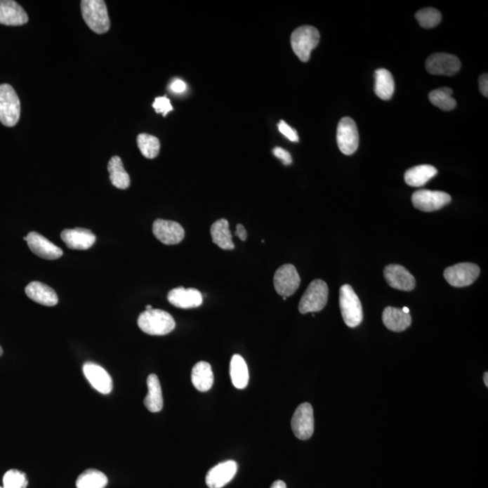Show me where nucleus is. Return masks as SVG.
Here are the masks:
<instances>
[{
  "instance_id": "79ce46f5",
  "label": "nucleus",
  "mask_w": 488,
  "mask_h": 488,
  "mask_svg": "<svg viewBox=\"0 0 488 488\" xmlns=\"http://www.w3.org/2000/svg\"><path fill=\"white\" fill-rule=\"evenodd\" d=\"M484 384H486V386L488 387V373L486 371L484 374Z\"/></svg>"
},
{
  "instance_id": "7ed1b4c3",
  "label": "nucleus",
  "mask_w": 488,
  "mask_h": 488,
  "mask_svg": "<svg viewBox=\"0 0 488 488\" xmlns=\"http://www.w3.org/2000/svg\"><path fill=\"white\" fill-rule=\"evenodd\" d=\"M339 306L346 326L357 327L360 325L363 321V308L350 285L345 284L340 288Z\"/></svg>"
},
{
  "instance_id": "6ab92c4d",
  "label": "nucleus",
  "mask_w": 488,
  "mask_h": 488,
  "mask_svg": "<svg viewBox=\"0 0 488 488\" xmlns=\"http://www.w3.org/2000/svg\"><path fill=\"white\" fill-rule=\"evenodd\" d=\"M62 240L72 250H88L96 242V236L84 228L65 229L61 234Z\"/></svg>"
},
{
  "instance_id": "9b49d317",
  "label": "nucleus",
  "mask_w": 488,
  "mask_h": 488,
  "mask_svg": "<svg viewBox=\"0 0 488 488\" xmlns=\"http://www.w3.org/2000/svg\"><path fill=\"white\" fill-rule=\"evenodd\" d=\"M291 428L298 439L307 440L312 437L315 421L313 408L310 404L304 402L298 406L292 417Z\"/></svg>"
},
{
  "instance_id": "c03bdc74",
  "label": "nucleus",
  "mask_w": 488,
  "mask_h": 488,
  "mask_svg": "<svg viewBox=\"0 0 488 488\" xmlns=\"http://www.w3.org/2000/svg\"><path fill=\"white\" fill-rule=\"evenodd\" d=\"M152 308H152V306H151V305H147V306H146V310H152Z\"/></svg>"
},
{
  "instance_id": "473e14b6",
  "label": "nucleus",
  "mask_w": 488,
  "mask_h": 488,
  "mask_svg": "<svg viewBox=\"0 0 488 488\" xmlns=\"http://www.w3.org/2000/svg\"><path fill=\"white\" fill-rule=\"evenodd\" d=\"M416 20L423 28L435 27L442 22V13L437 9L427 8L421 9L416 13Z\"/></svg>"
},
{
  "instance_id": "39448f33",
  "label": "nucleus",
  "mask_w": 488,
  "mask_h": 488,
  "mask_svg": "<svg viewBox=\"0 0 488 488\" xmlns=\"http://www.w3.org/2000/svg\"><path fill=\"white\" fill-rule=\"evenodd\" d=\"M20 100L14 88L0 84V122L6 127H14L20 118Z\"/></svg>"
},
{
  "instance_id": "58836bf2",
  "label": "nucleus",
  "mask_w": 488,
  "mask_h": 488,
  "mask_svg": "<svg viewBox=\"0 0 488 488\" xmlns=\"http://www.w3.org/2000/svg\"><path fill=\"white\" fill-rule=\"evenodd\" d=\"M480 89L481 93L483 94L484 97L488 96V75L487 74H482L480 77Z\"/></svg>"
},
{
  "instance_id": "f3484780",
  "label": "nucleus",
  "mask_w": 488,
  "mask_h": 488,
  "mask_svg": "<svg viewBox=\"0 0 488 488\" xmlns=\"http://www.w3.org/2000/svg\"><path fill=\"white\" fill-rule=\"evenodd\" d=\"M238 465L234 461L220 463L211 468L206 475V482L210 488H222L232 481L237 473Z\"/></svg>"
},
{
  "instance_id": "0eeeda50",
  "label": "nucleus",
  "mask_w": 488,
  "mask_h": 488,
  "mask_svg": "<svg viewBox=\"0 0 488 488\" xmlns=\"http://www.w3.org/2000/svg\"><path fill=\"white\" fill-rule=\"evenodd\" d=\"M480 274V268L477 264L463 263L447 268L444 278L449 285L456 288H463L474 283Z\"/></svg>"
},
{
  "instance_id": "37998d69",
  "label": "nucleus",
  "mask_w": 488,
  "mask_h": 488,
  "mask_svg": "<svg viewBox=\"0 0 488 488\" xmlns=\"http://www.w3.org/2000/svg\"><path fill=\"white\" fill-rule=\"evenodd\" d=\"M402 311H404V313L406 314H410V310H409L408 308H402Z\"/></svg>"
},
{
  "instance_id": "393cba45",
  "label": "nucleus",
  "mask_w": 488,
  "mask_h": 488,
  "mask_svg": "<svg viewBox=\"0 0 488 488\" xmlns=\"http://www.w3.org/2000/svg\"><path fill=\"white\" fill-rule=\"evenodd\" d=\"M192 383L200 392H207L212 388L213 374L211 364L201 361L192 370Z\"/></svg>"
},
{
  "instance_id": "c9c22d12",
  "label": "nucleus",
  "mask_w": 488,
  "mask_h": 488,
  "mask_svg": "<svg viewBox=\"0 0 488 488\" xmlns=\"http://www.w3.org/2000/svg\"><path fill=\"white\" fill-rule=\"evenodd\" d=\"M278 128L280 133L284 135L286 138H289L292 143H298V135L297 131L286 124L284 121H279Z\"/></svg>"
},
{
  "instance_id": "bb28decb",
  "label": "nucleus",
  "mask_w": 488,
  "mask_h": 488,
  "mask_svg": "<svg viewBox=\"0 0 488 488\" xmlns=\"http://www.w3.org/2000/svg\"><path fill=\"white\" fill-rule=\"evenodd\" d=\"M376 84L374 93L383 100H388L395 93V84L392 74L386 69L381 68L374 72Z\"/></svg>"
},
{
  "instance_id": "ddd939ff",
  "label": "nucleus",
  "mask_w": 488,
  "mask_h": 488,
  "mask_svg": "<svg viewBox=\"0 0 488 488\" xmlns=\"http://www.w3.org/2000/svg\"><path fill=\"white\" fill-rule=\"evenodd\" d=\"M153 234L157 240L166 245L180 244L185 238V230L180 223L169 220L157 219L153 223Z\"/></svg>"
},
{
  "instance_id": "1a4fd4ad",
  "label": "nucleus",
  "mask_w": 488,
  "mask_h": 488,
  "mask_svg": "<svg viewBox=\"0 0 488 488\" xmlns=\"http://www.w3.org/2000/svg\"><path fill=\"white\" fill-rule=\"evenodd\" d=\"M415 209L423 212H434L442 209L451 202V197L442 191H431L427 189L414 192L411 197Z\"/></svg>"
},
{
  "instance_id": "a878e982",
  "label": "nucleus",
  "mask_w": 488,
  "mask_h": 488,
  "mask_svg": "<svg viewBox=\"0 0 488 488\" xmlns=\"http://www.w3.org/2000/svg\"><path fill=\"white\" fill-rule=\"evenodd\" d=\"M211 236L213 244L223 250L231 251L235 249L232 236L229 229V223L226 219L217 220L211 227Z\"/></svg>"
},
{
  "instance_id": "f03ea898",
  "label": "nucleus",
  "mask_w": 488,
  "mask_h": 488,
  "mask_svg": "<svg viewBox=\"0 0 488 488\" xmlns=\"http://www.w3.org/2000/svg\"><path fill=\"white\" fill-rule=\"evenodd\" d=\"M81 11L85 23L94 33L102 34L108 32L111 21L103 0H83Z\"/></svg>"
},
{
  "instance_id": "4468645a",
  "label": "nucleus",
  "mask_w": 488,
  "mask_h": 488,
  "mask_svg": "<svg viewBox=\"0 0 488 488\" xmlns=\"http://www.w3.org/2000/svg\"><path fill=\"white\" fill-rule=\"evenodd\" d=\"M24 240L27 241L31 251L43 259L58 260L64 254L61 248L56 246L39 232H29L27 237H24Z\"/></svg>"
},
{
  "instance_id": "a18cd8bd",
  "label": "nucleus",
  "mask_w": 488,
  "mask_h": 488,
  "mask_svg": "<svg viewBox=\"0 0 488 488\" xmlns=\"http://www.w3.org/2000/svg\"><path fill=\"white\" fill-rule=\"evenodd\" d=\"M3 355V348H1V345H0V357Z\"/></svg>"
},
{
  "instance_id": "20e7f679",
  "label": "nucleus",
  "mask_w": 488,
  "mask_h": 488,
  "mask_svg": "<svg viewBox=\"0 0 488 488\" xmlns=\"http://www.w3.org/2000/svg\"><path fill=\"white\" fill-rule=\"evenodd\" d=\"M320 34L316 27L302 26L294 30L291 34V46L293 52L301 62L310 60L311 52L319 45Z\"/></svg>"
},
{
  "instance_id": "2eb2a0df",
  "label": "nucleus",
  "mask_w": 488,
  "mask_h": 488,
  "mask_svg": "<svg viewBox=\"0 0 488 488\" xmlns=\"http://www.w3.org/2000/svg\"><path fill=\"white\" fill-rule=\"evenodd\" d=\"M384 278L392 288L402 291H411L416 286L414 277L406 268L390 264L383 270Z\"/></svg>"
},
{
  "instance_id": "f704fd0d",
  "label": "nucleus",
  "mask_w": 488,
  "mask_h": 488,
  "mask_svg": "<svg viewBox=\"0 0 488 488\" xmlns=\"http://www.w3.org/2000/svg\"><path fill=\"white\" fill-rule=\"evenodd\" d=\"M152 106L156 112L162 113L164 117H166L169 112L173 111L171 103L166 96L156 98Z\"/></svg>"
},
{
  "instance_id": "72a5a7b5",
  "label": "nucleus",
  "mask_w": 488,
  "mask_h": 488,
  "mask_svg": "<svg viewBox=\"0 0 488 488\" xmlns=\"http://www.w3.org/2000/svg\"><path fill=\"white\" fill-rule=\"evenodd\" d=\"M28 481L26 474L18 469H11L3 477L4 488H27Z\"/></svg>"
},
{
  "instance_id": "f8f14e48",
  "label": "nucleus",
  "mask_w": 488,
  "mask_h": 488,
  "mask_svg": "<svg viewBox=\"0 0 488 488\" xmlns=\"http://www.w3.org/2000/svg\"><path fill=\"white\" fill-rule=\"evenodd\" d=\"M461 60L450 53H433L426 61L427 71L434 75L452 77L461 70Z\"/></svg>"
},
{
  "instance_id": "e433bc0d",
  "label": "nucleus",
  "mask_w": 488,
  "mask_h": 488,
  "mask_svg": "<svg viewBox=\"0 0 488 488\" xmlns=\"http://www.w3.org/2000/svg\"><path fill=\"white\" fill-rule=\"evenodd\" d=\"M273 154L274 156L282 160L283 164H284L286 166L291 165L292 163V157L291 154H289V152L284 149H282V147H276L275 149L273 150Z\"/></svg>"
},
{
  "instance_id": "dca6fc26",
  "label": "nucleus",
  "mask_w": 488,
  "mask_h": 488,
  "mask_svg": "<svg viewBox=\"0 0 488 488\" xmlns=\"http://www.w3.org/2000/svg\"><path fill=\"white\" fill-rule=\"evenodd\" d=\"M84 374L91 385L102 395H109L113 388L112 379L105 368L94 363L84 365Z\"/></svg>"
},
{
  "instance_id": "aec40b11",
  "label": "nucleus",
  "mask_w": 488,
  "mask_h": 488,
  "mask_svg": "<svg viewBox=\"0 0 488 488\" xmlns=\"http://www.w3.org/2000/svg\"><path fill=\"white\" fill-rule=\"evenodd\" d=\"M27 22L28 15L18 3L13 0H0V24L18 27Z\"/></svg>"
},
{
  "instance_id": "ea45409f",
  "label": "nucleus",
  "mask_w": 488,
  "mask_h": 488,
  "mask_svg": "<svg viewBox=\"0 0 488 488\" xmlns=\"http://www.w3.org/2000/svg\"><path fill=\"white\" fill-rule=\"evenodd\" d=\"M235 235L238 236V238L242 242L247 240L246 229H245L244 226L241 225V223H239V225L236 226Z\"/></svg>"
},
{
  "instance_id": "49530a36",
  "label": "nucleus",
  "mask_w": 488,
  "mask_h": 488,
  "mask_svg": "<svg viewBox=\"0 0 488 488\" xmlns=\"http://www.w3.org/2000/svg\"><path fill=\"white\" fill-rule=\"evenodd\" d=\"M0 488H4V487H0Z\"/></svg>"
},
{
  "instance_id": "a211bd4d",
  "label": "nucleus",
  "mask_w": 488,
  "mask_h": 488,
  "mask_svg": "<svg viewBox=\"0 0 488 488\" xmlns=\"http://www.w3.org/2000/svg\"><path fill=\"white\" fill-rule=\"evenodd\" d=\"M168 300L173 306L188 310V308L200 307L203 304V295L197 289L178 286L169 291Z\"/></svg>"
},
{
  "instance_id": "9d476101",
  "label": "nucleus",
  "mask_w": 488,
  "mask_h": 488,
  "mask_svg": "<svg viewBox=\"0 0 488 488\" xmlns=\"http://www.w3.org/2000/svg\"><path fill=\"white\" fill-rule=\"evenodd\" d=\"M336 140L339 150L346 156L352 155L359 146V132L354 119L345 117L339 121Z\"/></svg>"
},
{
  "instance_id": "6e6552de",
  "label": "nucleus",
  "mask_w": 488,
  "mask_h": 488,
  "mask_svg": "<svg viewBox=\"0 0 488 488\" xmlns=\"http://www.w3.org/2000/svg\"><path fill=\"white\" fill-rule=\"evenodd\" d=\"M273 282L277 293L283 298H288L298 291L301 279L294 265L284 264L277 270Z\"/></svg>"
},
{
  "instance_id": "cd10ccee",
  "label": "nucleus",
  "mask_w": 488,
  "mask_h": 488,
  "mask_svg": "<svg viewBox=\"0 0 488 488\" xmlns=\"http://www.w3.org/2000/svg\"><path fill=\"white\" fill-rule=\"evenodd\" d=\"M230 376L235 388L244 389L249 383V370L246 362L240 355H235L230 364Z\"/></svg>"
},
{
  "instance_id": "5701e85b",
  "label": "nucleus",
  "mask_w": 488,
  "mask_h": 488,
  "mask_svg": "<svg viewBox=\"0 0 488 488\" xmlns=\"http://www.w3.org/2000/svg\"><path fill=\"white\" fill-rule=\"evenodd\" d=\"M147 395L144 400V404L151 412H159L162 410L164 401L161 385L159 377L156 374H150L147 380Z\"/></svg>"
},
{
  "instance_id": "c85d7f7f",
  "label": "nucleus",
  "mask_w": 488,
  "mask_h": 488,
  "mask_svg": "<svg viewBox=\"0 0 488 488\" xmlns=\"http://www.w3.org/2000/svg\"><path fill=\"white\" fill-rule=\"evenodd\" d=\"M108 172L112 184L119 189L130 187L131 178L126 171L121 157H112L108 163Z\"/></svg>"
},
{
  "instance_id": "412c9836",
  "label": "nucleus",
  "mask_w": 488,
  "mask_h": 488,
  "mask_svg": "<svg viewBox=\"0 0 488 488\" xmlns=\"http://www.w3.org/2000/svg\"><path fill=\"white\" fill-rule=\"evenodd\" d=\"M30 300L44 306L53 307L58 303V296L51 286L39 282L29 283L25 289Z\"/></svg>"
},
{
  "instance_id": "7c9ffc66",
  "label": "nucleus",
  "mask_w": 488,
  "mask_h": 488,
  "mask_svg": "<svg viewBox=\"0 0 488 488\" xmlns=\"http://www.w3.org/2000/svg\"><path fill=\"white\" fill-rule=\"evenodd\" d=\"M453 91L450 88H440L429 94L430 103L442 111H452L456 108V102L453 98Z\"/></svg>"
},
{
  "instance_id": "4be33fe9",
  "label": "nucleus",
  "mask_w": 488,
  "mask_h": 488,
  "mask_svg": "<svg viewBox=\"0 0 488 488\" xmlns=\"http://www.w3.org/2000/svg\"><path fill=\"white\" fill-rule=\"evenodd\" d=\"M383 322L384 326L393 332H402L411 325L410 314H406L402 308L387 307L383 310Z\"/></svg>"
},
{
  "instance_id": "f257e3e1",
  "label": "nucleus",
  "mask_w": 488,
  "mask_h": 488,
  "mask_svg": "<svg viewBox=\"0 0 488 488\" xmlns=\"http://www.w3.org/2000/svg\"><path fill=\"white\" fill-rule=\"evenodd\" d=\"M138 327L150 336H165L175 329L176 322L173 317L161 310H146L138 319Z\"/></svg>"
},
{
  "instance_id": "423d86ee",
  "label": "nucleus",
  "mask_w": 488,
  "mask_h": 488,
  "mask_svg": "<svg viewBox=\"0 0 488 488\" xmlns=\"http://www.w3.org/2000/svg\"><path fill=\"white\" fill-rule=\"evenodd\" d=\"M329 301V286L322 279H315L302 296L298 310L301 314L319 312Z\"/></svg>"
},
{
  "instance_id": "4c0bfd02",
  "label": "nucleus",
  "mask_w": 488,
  "mask_h": 488,
  "mask_svg": "<svg viewBox=\"0 0 488 488\" xmlns=\"http://www.w3.org/2000/svg\"><path fill=\"white\" fill-rule=\"evenodd\" d=\"M170 90H171L172 93L181 94L187 90V84L181 79H175L170 84Z\"/></svg>"
},
{
  "instance_id": "c756f323",
  "label": "nucleus",
  "mask_w": 488,
  "mask_h": 488,
  "mask_svg": "<svg viewBox=\"0 0 488 488\" xmlns=\"http://www.w3.org/2000/svg\"><path fill=\"white\" fill-rule=\"evenodd\" d=\"M108 484L106 475L97 470L90 468L79 475L77 480V488H105Z\"/></svg>"
},
{
  "instance_id": "2f4dec72",
  "label": "nucleus",
  "mask_w": 488,
  "mask_h": 488,
  "mask_svg": "<svg viewBox=\"0 0 488 488\" xmlns=\"http://www.w3.org/2000/svg\"><path fill=\"white\" fill-rule=\"evenodd\" d=\"M137 143L140 152L147 159H153L159 155L160 141L152 135L141 133L137 138Z\"/></svg>"
},
{
  "instance_id": "b1692460",
  "label": "nucleus",
  "mask_w": 488,
  "mask_h": 488,
  "mask_svg": "<svg viewBox=\"0 0 488 488\" xmlns=\"http://www.w3.org/2000/svg\"><path fill=\"white\" fill-rule=\"evenodd\" d=\"M437 174V170L433 166H417L405 172L404 181L410 187H421L426 185Z\"/></svg>"
},
{
  "instance_id": "a19ab883",
  "label": "nucleus",
  "mask_w": 488,
  "mask_h": 488,
  "mask_svg": "<svg viewBox=\"0 0 488 488\" xmlns=\"http://www.w3.org/2000/svg\"><path fill=\"white\" fill-rule=\"evenodd\" d=\"M270 488H286V484L282 480L274 482Z\"/></svg>"
}]
</instances>
